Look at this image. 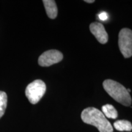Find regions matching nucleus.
I'll use <instances>...</instances> for the list:
<instances>
[{
	"instance_id": "f257e3e1",
	"label": "nucleus",
	"mask_w": 132,
	"mask_h": 132,
	"mask_svg": "<svg viewBox=\"0 0 132 132\" xmlns=\"http://www.w3.org/2000/svg\"><path fill=\"white\" fill-rule=\"evenodd\" d=\"M81 119L84 122L98 128L100 132H113V127L103 113L94 107H89L82 111Z\"/></svg>"
},
{
	"instance_id": "f03ea898",
	"label": "nucleus",
	"mask_w": 132,
	"mask_h": 132,
	"mask_svg": "<svg viewBox=\"0 0 132 132\" xmlns=\"http://www.w3.org/2000/svg\"><path fill=\"white\" fill-rule=\"evenodd\" d=\"M104 89L114 100L125 106L131 104L130 93L125 87L119 82L112 80H106L103 82Z\"/></svg>"
},
{
	"instance_id": "7ed1b4c3",
	"label": "nucleus",
	"mask_w": 132,
	"mask_h": 132,
	"mask_svg": "<svg viewBox=\"0 0 132 132\" xmlns=\"http://www.w3.org/2000/svg\"><path fill=\"white\" fill-rule=\"evenodd\" d=\"M45 92V82L40 80H36L27 86L25 94L31 103L36 104L42 98Z\"/></svg>"
},
{
	"instance_id": "20e7f679",
	"label": "nucleus",
	"mask_w": 132,
	"mask_h": 132,
	"mask_svg": "<svg viewBox=\"0 0 132 132\" xmlns=\"http://www.w3.org/2000/svg\"><path fill=\"white\" fill-rule=\"evenodd\" d=\"M118 45L123 57L128 58L132 56V31L123 28L119 34Z\"/></svg>"
},
{
	"instance_id": "39448f33",
	"label": "nucleus",
	"mask_w": 132,
	"mask_h": 132,
	"mask_svg": "<svg viewBox=\"0 0 132 132\" xmlns=\"http://www.w3.org/2000/svg\"><path fill=\"white\" fill-rule=\"evenodd\" d=\"M63 59V54L56 50L46 51L41 54L38 59V63L42 67H48L58 63Z\"/></svg>"
},
{
	"instance_id": "423d86ee",
	"label": "nucleus",
	"mask_w": 132,
	"mask_h": 132,
	"mask_svg": "<svg viewBox=\"0 0 132 132\" xmlns=\"http://www.w3.org/2000/svg\"><path fill=\"white\" fill-rule=\"evenodd\" d=\"M89 29L92 34L95 36L97 40L100 44H105L108 42V35L104 28V26L101 23H92L89 26Z\"/></svg>"
},
{
	"instance_id": "0eeeda50",
	"label": "nucleus",
	"mask_w": 132,
	"mask_h": 132,
	"mask_svg": "<svg viewBox=\"0 0 132 132\" xmlns=\"http://www.w3.org/2000/svg\"><path fill=\"white\" fill-rule=\"evenodd\" d=\"M43 3L48 16L51 19H56L57 15V8L55 1L53 0H44Z\"/></svg>"
},
{
	"instance_id": "6e6552de",
	"label": "nucleus",
	"mask_w": 132,
	"mask_h": 132,
	"mask_svg": "<svg viewBox=\"0 0 132 132\" xmlns=\"http://www.w3.org/2000/svg\"><path fill=\"white\" fill-rule=\"evenodd\" d=\"M114 127L120 131H130L132 130V124L126 120H119L114 123Z\"/></svg>"
},
{
	"instance_id": "1a4fd4ad",
	"label": "nucleus",
	"mask_w": 132,
	"mask_h": 132,
	"mask_svg": "<svg viewBox=\"0 0 132 132\" xmlns=\"http://www.w3.org/2000/svg\"><path fill=\"white\" fill-rule=\"evenodd\" d=\"M102 109V113L106 118L113 119H115L118 118V111L113 105H110V104H106V105H103Z\"/></svg>"
},
{
	"instance_id": "9d476101",
	"label": "nucleus",
	"mask_w": 132,
	"mask_h": 132,
	"mask_svg": "<svg viewBox=\"0 0 132 132\" xmlns=\"http://www.w3.org/2000/svg\"><path fill=\"white\" fill-rule=\"evenodd\" d=\"M7 103V96L5 92L0 91V118L4 115Z\"/></svg>"
},
{
	"instance_id": "9b49d317",
	"label": "nucleus",
	"mask_w": 132,
	"mask_h": 132,
	"mask_svg": "<svg viewBox=\"0 0 132 132\" xmlns=\"http://www.w3.org/2000/svg\"><path fill=\"white\" fill-rule=\"evenodd\" d=\"M98 19L102 21H106L108 19V14L106 12H102L98 14Z\"/></svg>"
},
{
	"instance_id": "f8f14e48",
	"label": "nucleus",
	"mask_w": 132,
	"mask_h": 132,
	"mask_svg": "<svg viewBox=\"0 0 132 132\" xmlns=\"http://www.w3.org/2000/svg\"><path fill=\"white\" fill-rule=\"evenodd\" d=\"M85 1L86 3H92L95 2V1H94V0H85Z\"/></svg>"
},
{
	"instance_id": "ddd939ff",
	"label": "nucleus",
	"mask_w": 132,
	"mask_h": 132,
	"mask_svg": "<svg viewBox=\"0 0 132 132\" xmlns=\"http://www.w3.org/2000/svg\"><path fill=\"white\" fill-rule=\"evenodd\" d=\"M127 91H128V92H129V93H130V92H131V90H130V89H127Z\"/></svg>"
}]
</instances>
